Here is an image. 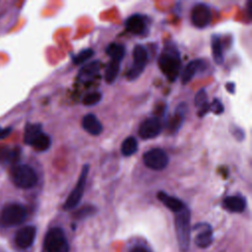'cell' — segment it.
Listing matches in <instances>:
<instances>
[{
	"instance_id": "obj_1",
	"label": "cell",
	"mask_w": 252,
	"mask_h": 252,
	"mask_svg": "<svg viewBox=\"0 0 252 252\" xmlns=\"http://www.w3.org/2000/svg\"><path fill=\"white\" fill-rule=\"evenodd\" d=\"M158 66L162 74L171 82L175 81L180 74L181 59L174 47H166L158 58Z\"/></svg>"
},
{
	"instance_id": "obj_2",
	"label": "cell",
	"mask_w": 252,
	"mask_h": 252,
	"mask_svg": "<svg viewBox=\"0 0 252 252\" xmlns=\"http://www.w3.org/2000/svg\"><path fill=\"white\" fill-rule=\"evenodd\" d=\"M191 215L190 211L185 207L182 211L176 213L175 217V231L177 243L180 251L187 252L190 247L191 227H190Z\"/></svg>"
},
{
	"instance_id": "obj_3",
	"label": "cell",
	"mask_w": 252,
	"mask_h": 252,
	"mask_svg": "<svg viewBox=\"0 0 252 252\" xmlns=\"http://www.w3.org/2000/svg\"><path fill=\"white\" fill-rule=\"evenodd\" d=\"M11 179L17 187L30 189L37 183V174L30 165L18 164L11 170Z\"/></svg>"
},
{
	"instance_id": "obj_4",
	"label": "cell",
	"mask_w": 252,
	"mask_h": 252,
	"mask_svg": "<svg viewBox=\"0 0 252 252\" xmlns=\"http://www.w3.org/2000/svg\"><path fill=\"white\" fill-rule=\"evenodd\" d=\"M43 246L46 252H69L70 245L61 227H52L45 234Z\"/></svg>"
},
{
	"instance_id": "obj_5",
	"label": "cell",
	"mask_w": 252,
	"mask_h": 252,
	"mask_svg": "<svg viewBox=\"0 0 252 252\" xmlns=\"http://www.w3.org/2000/svg\"><path fill=\"white\" fill-rule=\"evenodd\" d=\"M27 218V211L21 204H9L0 214V221L5 226H14L22 223Z\"/></svg>"
},
{
	"instance_id": "obj_6",
	"label": "cell",
	"mask_w": 252,
	"mask_h": 252,
	"mask_svg": "<svg viewBox=\"0 0 252 252\" xmlns=\"http://www.w3.org/2000/svg\"><path fill=\"white\" fill-rule=\"evenodd\" d=\"M89 169H90V165L89 164H84L81 174L78 178L77 184L74 187V189L70 192V194L68 195L63 208L64 210H71L76 208L79 203L82 200V197L84 195L85 192V187H86V183H87V177H88V173H89Z\"/></svg>"
},
{
	"instance_id": "obj_7",
	"label": "cell",
	"mask_w": 252,
	"mask_h": 252,
	"mask_svg": "<svg viewBox=\"0 0 252 252\" xmlns=\"http://www.w3.org/2000/svg\"><path fill=\"white\" fill-rule=\"evenodd\" d=\"M149 60V55L147 49L141 45L137 44L133 49V65L127 73V78L129 81L136 80L144 71Z\"/></svg>"
},
{
	"instance_id": "obj_8",
	"label": "cell",
	"mask_w": 252,
	"mask_h": 252,
	"mask_svg": "<svg viewBox=\"0 0 252 252\" xmlns=\"http://www.w3.org/2000/svg\"><path fill=\"white\" fill-rule=\"evenodd\" d=\"M168 157L166 153L158 148L146 152L143 156L145 165L153 170H161L168 164Z\"/></svg>"
},
{
	"instance_id": "obj_9",
	"label": "cell",
	"mask_w": 252,
	"mask_h": 252,
	"mask_svg": "<svg viewBox=\"0 0 252 252\" xmlns=\"http://www.w3.org/2000/svg\"><path fill=\"white\" fill-rule=\"evenodd\" d=\"M212 21V12L208 5L198 3L194 5L191 11V22L198 29H204L210 25Z\"/></svg>"
},
{
	"instance_id": "obj_10",
	"label": "cell",
	"mask_w": 252,
	"mask_h": 252,
	"mask_svg": "<svg viewBox=\"0 0 252 252\" xmlns=\"http://www.w3.org/2000/svg\"><path fill=\"white\" fill-rule=\"evenodd\" d=\"M162 130V125L158 118L151 117L144 120L139 127V136L142 139H153L160 134Z\"/></svg>"
},
{
	"instance_id": "obj_11",
	"label": "cell",
	"mask_w": 252,
	"mask_h": 252,
	"mask_svg": "<svg viewBox=\"0 0 252 252\" xmlns=\"http://www.w3.org/2000/svg\"><path fill=\"white\" fill-rule=\"evenodd\" d=\"M194 229L198 231L197 235L195 236V244L200 248H207L209 247L214 240L213 236V228L210 224L201 222L194 226Z\"/></svg>"
},
{
	"instance_id": "obj_12",
	"label": "cell",
	"mask_w": 252,
	"mask_h": 252,
	"mask_svg": "<svg viewBox=\"0 0 252 252\" xmlns=\"http://www.w3.org/2000/svg\"><path fill=\"white\" fill-rule=\"evenodd\" d=\"M36 235V228L33 225H26L20 228L15 236V242L20 248H29L32 245Z\"/></svg>"
},
{
	"instance_id": "obj_13",
	"label": "cell",
	"mask_w": 252,
	"mask_h": 252,
	"mask_svg": "<svg viewBox=\"0 0 252 252\" xmlns=\"http://www.w3.org/2000/svg\"><path fill=\"white\" fill-rule=\"evenodd\" d=\"M205 64H206V62L202 59H194V60L190 61L185 66V68L183 69V71L181 73V83H182V85L188 84L194 78V76L198 73V71L203 69Z\"/></svg>"
},
{
	"instance_id": "obj_14",
	"label": "cell",
	"mask_w": 252,
	"mask_h": 252,
	"mask_svg": "<svg viewBox=\"0 0 252 252\" xmlns=\"http://www.w3.org/2000/svg\"><path fill=\"white\" fill-rule=\"evenodd\" d=\"M125 27L128 32H130L134 34H137V35L144 33V32L146 31V28H147L144 17L139 14H134V15L130 16L125 21Z\"/></svg>"
},
{
	"instance_id": "obj_15",
	"label": "cell",
	"mask_w": 252,
	"mask_h": 252,
	"mask_svg": "<svg viewBox=\"0 0 252 252\" xmlns=\"http://www.w3.org/2000/svg\"><path fill=\"white\" fill-rule=\"evenodd\" d=\"M82 126L89 134L93 136H98L103 129L100 121L93 113H89L84 116L82 121Z\"/></svg>"
},
{
	"instance_id": "obj_16",
	"label": "cell",
	"mask_w": 252,
	"mask_h": 252,
	"mask_svg": "<svg viewBox=\"0 0 252 252\" xmlns=\"http://www.w3.org/2000/svg\"><path fill=\"white\" fill-rule=\"evenodd\" d=\"M157 198L171 212L178 213L185 208V205L181 200L176 197H172L163 191H159L157 194Z\"/></svg>"
},
{
	"instance_id": "obj_17",
	"label": "cell",
	"mask_w": 252,
	"mask_h": 252,
	"mask_svg": "<svg viewBox=\"0 0 252 252\" xmlns=\"http://www.w3.org/2000/svg\"><path fill=\"white\" fill-rule=\"evenodd\" d=\"M223 208L231 213H242L246 208V201L238 195L227 196L222 202Z\"/></svg>"
},
{
	"instance_id": "obj_18",
	"label": "cell",
	"mask_w": 252,
	"mask_h": 252,
	"mask_svg": "<svg viewBox=\"0 0 252 252\" xmlns=\"http://www.w3.org/2000/svg\"><path fill=\"white\" fill-rule=\"evenodd\" d=\"M99 61L98 60H95V61H92L88 64H86L79 72L78 74V78L80 81H89V80H92L94 79L98 71H99Z\"/></svg>"
},
{
	"instance_id": "obj_19",
	"label": "cell",
	"mask_w": 252,
	"mask_h": 252,
	"mask_svg": "<svg viewBox=\"0 0 252 252\" xmlns=\"http://www.w3.org/2000/svg\"><path fill=\"white\" fill-rule=\"evenodd\" d=\"M186 112H187V104L185 102L179 103L175 109L174 115L172 116V118L169 122V128L171 131L176 132L180 128V126L182 125L183 120L185 118Z\"/></svg>"
},
{
	"instance_id": "obj_20",
	"label": "cell",
	"mask_w": 252,
	"mask_h": 252,
	"mask_svg": "<svg viewBox=\"0 0 252 252\" xmlns=\"http://www.w3.org/2000/svg\"><path fill=\"white\" fill-rule=\"evenodd\" d=\"M195 105L198 107V116L203 117L210 111V103L208 101V95L205 89H201L197 92L194 99Z\"/></svg>"
},
{
	"instance_id": "obj_21",
	"label": "cell",
	"mask_w": 252,
	"mask_h": 252,
	"mask_svg": "<svg viewBox=\"0 0 252 252\" xmlns=\"http://www.w3.org/2000/svg\"><path fill=\"white\" fill-rule=\"evenodd\" d=\"M211 47H212V53L215 62L218 65H221L223 63V51H222V45L220 41V37L218 35H213L211 40Z\"/></svg>"
},
{
	"instance_id": "obj_22",
	"label": "cell",
	"mask_w": 252,
	"mask_h": 252,
	"mask_svg": "<svg viewBox=\"0 0 252 252\" xmlns=\"http://www.w3.org/2000/svg\"><path fill=\"white\" fill-rule=\"evenodd\" d=\"M30 146H32L37 152H44L50 148L51 139L47 134L41 132L32 141Z\"/></svg>"
},
{
	"instance_id": "obj_23",
	"label": "cell",
	"mask_w": 252,
	"mask_h": 252,
	"mask_svg": "<svg viewBox=\"0 0 252 252\" xmlns=\"http://www.w3.org/2000/svg\"><path fill=\"white\" fill-rule=\"evenodd\" d=\"M125 46L120 43H110L106 47V53L111 58V60H115L118 62H121V60L124 58L125 55Z\"/></svg>"
},
{
	"instance_id": "obj_24",
	"label": "cell",
	"mask_w": 252,
	"mask_h": 252,
	"mask_svg": "<svg viewBox=\"0 0 252 252\" xmlns=\"http://www.w3.org/2000/svg\"><path fill=\"white\" fill-rule=\"evenodd\" d=\"M42 132V127L38 123H28L25 128L24 142L27 145H30L32 141Z\"/></svg>"
},
{
	"instance_id": "obj_25",
	"label": "cell",
	"mask_w": 252,
	"mask_h": 252,
	"mask_svg": "<svg viewBox=\"0 0 252 252\" xmlns=\"http://www.w3.org/2000/svg\"><path fill=\"white\" fill-rule=\"evenodd\" d=\"M119 70H120V62L115 60H110L104 73L105 82L107 84H112L116 80Z\"/></svg>"
},
{
	"instance_id": "obj_26",
	"label": "cell",
	"mask_w": 252,
	"mask_h": 252,
	"mask_svg": "<svg viewBox=\"0 0 252 252\" xmlns=\"http://www.w3.org/2000/svg\"><path fill=\"white\" fill-rule=\"evenodd\" d=\"M137 150H138V142L132 136L127 137L121 145V154L124 157H130L134 155L137 152Z\"/></svg>"
},
{
	"instance_id": "obj_27",
	"label": "cell",
	"mask_w": 252,
	"mask_h": 252,
	"mask_svg": "<svg viewBox=\"0 0 252 252\" xmlns=\"http://www.w3.org/2000/svg\"><path fill=\"white\" fill-rule=\"evenodd\" d=\"M95 211H96L95 207L88 205V206H85V207L79 209L78 211H76L74 214V218L77 220H84L86 218H89V217L94 215Z\"/></svg>"
},
{
	"instance_id": "obj_28",
	"label": "cell",
	"mask_w": 252,
	"mask_h": 252,
	"mask_svg": "<svg viewBox=\"0 0 252 252\" xmlns=\"http://www.w3.org/2000/svg\"><path fill=\"white\" fill-rule=\"evenodd\" d=\"M94 55V50L91 48H87V49H83L82 51H80L77 55H75L73 57V63L75 65H79V64H83L85 63L87 60H89L92 56Z\"/></svg>"
},
{
	"instance_id": "obj_29",
	"label": "cell",
	"mask_w": 252,
	"mask_h": 252,
	"mask_svg": "<svg viewBox=\"0 0 252 252\" xmlns=\"http://www.w3.org/2000/svg\"><path fill=\"white\" fill-rule=\"evenodd\" d=\"M101 98H102L101 93H99V92L90 93V94H88L84 96L83 104L87 105V106H92V105H94V104L98 103Z\"/></svg>"
},
{
	"instance_id": "obj_30",
	"label": "cell",
	"mask_w": 252,
	"mask_h": 252,
	"mask_svg": "<svg viewBox=\"0 0 252 252\" xmlns=\"http://www.w3.org/2000/svg\"><path fill=\"white\" fill-rule=\"evenodd\" d=\"M210 110H212L215 114H221L224 110V107L220 99L215 98L213 100V103L210 104Z\"/></svg>"
},
{
	"instance_id": "obj_31",
	"label": "cell",
	"mask_w": 252,
	"mask_h": 252,
	"mask_svg": "<svg viewBox=\"0 0 252 252\" xmlns=\"http://www.w3.org/2000/svg\"><path fill=\"white\" fill-rule=\"evenodd\" d=\"M233 135L235 137V139H237L238 141H242L243 138H244V132L242 129L240 128H236L235 131L233 132Z\"/></svg>"
},
{
	"instance_id": "obj_32",
	"label": "cell",
	"mask_w": 252,
	"mask_h": 252,
	"mask_svg": "<svg viewBox=\"0 0 252 252\" xmlns=\"http://www.w3.org/2000/svg\"><path fill=\"white\" fill-rule=\"evenodd\" d=\"M11 130H12L11 128H5V129L0 128V139H3L5 137H7L10 134Z\"/></svg>"
},
{
	"instance_id": "obj_33",
	"label": "cell",
	"mask_w": 252,
	"mask_h": 252,
	"mask_svg": "<svg viewBox=\"0 0 252 252\" xmlns=\"http://www.w3.org/2000/svg\"><path fill=\"white\" fill-rule=\"evenodd\" d=\"M130 252H151V251L143 246H136Z\"/></svg>"
},
{
	"instance_id": "obj_34",
	"label": "cell",
	"mask_w": 252,
	"mask_h": 252,
	"mask_svg": "<svg viewBox=\"0 0 252 252\" xmlns=\"http://www.w3.org/2000/svg\"><path fill=\"white\" fill-rule=\"evenodd\" d=\"M226 90L228 92H230L231 94L234 93V84L233 83H227L226 84Z\"/></svg>"
}]
</instances>
